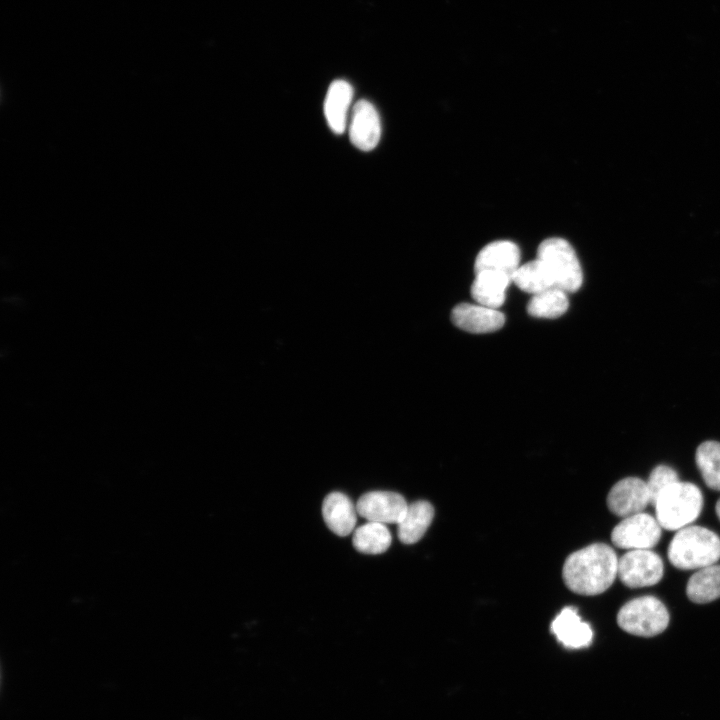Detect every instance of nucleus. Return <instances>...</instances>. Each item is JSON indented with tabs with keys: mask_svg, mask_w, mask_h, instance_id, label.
Wrapping results in <instances>:
<instances>
[{
	"mask_svg": "<svg viewBox=\"0 0 720 720\" xmlns=\"http://www.w3.org/2000/svg\"><path fill=\"white\" fill-rule=\"evenodd\" d=\"M618 574V558L604 543H594L570 554L562 569L565 585L572 592L594 596L605 592Z\"/></svg>",
	"mask_w": 720,
	"mask_h": 720,
	"instance_id": "nucleus-1",
	"label": "nucleus"
},
{
	"mask_svg": "<svg viewBox=\"0 0 720 720\" xmlns=\"http://www.w3.org/2000/svg\"><path fill=\"white\" fill-rule=\"evenodd\" d=\"M670 563L681 570L701 569L720 559V538L701 526L677 530L668 547Z\"/></svg>",
	"mask_w": 720,
	"mask_h": 720,
	"instance_id": "nucleus-2",
	"label": "nucleus"
},
{
	"mask_svg": "<svg viewBox=\"0 0 720 720\" xmlns=\"http://www.w3.org/2000/svg\"><path fill=\"white\" fill-rule=\"evenodd\" d=\"M653 506L661 527L674 531L689 526L698 518L703 496L695 484L679 480L665 489Z\"/></svg>",
	"mask_w": 720,
	"mask_h": 720,
	"instance_id": "nucleus-3",
	"label": "nucleus"
},
{
	"mask_svg": "<svg viewBox=\"0 0 720 720\" xmlns=\"http://www.w3.org/2000/svg\"><path fill=\"white\" fill-rule=\"evenodd\" d=\"M617 623L629 634L653 637L667 628L669 612L658 598L641 596L628 601L620 608Z\"/></svg>",
	"mask_w": 720,
	"mask_h": 720,
	"instance_id": "nucleus-4",
	"label": "nucleus"
},
{
	"mask_svg": "<svg viewBox=\"0 0 720 720\" xmlns=\"http://www.w3.org/2000/svg\"><path fill=\"white\" fill-rule=\"evenodd\" d=\"M537 257L549 268L556 287L567 293L577 291L583 281L582 269L577 255L565 239L551 237L538 247Z\"/></svg>",
	"mask_w": 720,
	"mask_h": 720,
	"instance_id": "nucleus-5",
	"label": "nucleus"
},
{
	"mask_svg": "<svg viewBox=\"0 0 720 720\" xmlns=\"http://www.w3.org/2000/svg\"><path fill=\"white\" fill-rule=\"evenodd\" d=\"M663 572L661 557L650 549L629 550L618 559L617 576L630 588L655 585L662 579Z\"/></svg>",
	"mask_w": 720,
	"mask_h": 720,
	"instance_id": "nucleus-6",
	"label": "nucleus"
},
{
	"mask_svg": "<svg viewBox=\"0 0 720 720\" xmlns=\"http://www.w3.org/2000/svg\"><path fill=\"white\" fill-rule=\"evenodd\" d=\"M661 530L662 527L656 518L641 512L623 518L613 528L611 541L621 549H651L658 544Z\"/></svg>",
	"mask_w": 720,
	"mask_h": 720,
	"instance_id": "nucleus-7",
	"label": "nucleus"
},
{
	"mask_svg": "<svg viewBox=\"0 0 720 720\" xmlns=\"http://www.w3.org/2000/svg\"><path fill=\"white\" fill-rule=\"evenodd\" d=\"M408 508L405 498L391 491H371L357 501V513L363 518L379 522L398 524Z\"/></svg>",
	"mask_w": 720,
	"mask_h": 720,
	"instance_id": "nucleus-8",
	"label": "nucleus"
},
{
	"mask_svg": "<svg viewBox=\"0 0 720 720\" xmlns=\"http://www.w3.org/2000/svg\"><path fill=\"white\" fill-rule=\"evenodd\" d=\"M650 504L647 483L637 477L621 479L607 495L609 510L618 517H628L643 512Z\"/></svg>",
	"mask_w": 720,
	"mask_h": 720,
	"instance_id": "nucleus-9",
	"label": "nucleus"
},
{
	"mask_svg": "<svg viewBox=\"0 0 720 720\" xmlns=\"http://www.w3.org/2000/svg\"><path fill=\"white\" fill-rule=\"evenodd\" d=\"M351 112L350 141L359 150H373L381 137V123L377 110L369 101L359 100Z\"/></svg>",
	"mask_w": 720,
	"mask_h": 720,
	"instance_id": "nucleus-10",
	"label": "nucleus"
},
{
	"mask_svg": "<svg viewBox=\"0 0 720 720\" xmlns=\"http://www.w3.org/2000/svg\"><path fill=\"white\" fill-rule=\"evenodd\" d=\"M451 319L458 328L475 334L494 332L505 323V316L498 309L478 303L458 304L452 310Z\"/></svg>",
	"mask_w": 720,
	"mask_h": 720,
	"instance_id": "nucleus-11",
	"label": "nucleus"
},
{
	"mask_svg": "<svg viewBox=\"0 0 720 720\" xmlns=\"http://www.w3.org/2000/svg\"><path fill=\"white\" fill-rule=\"evenodd\" d=\"M520 266L518 246L507 240L494 241L483 247L476 256L474 271H495L512 276Z\"/></svg>",
	"mask_w": 720,
	"mask_h": 720,
	"instance_id": "nucleus-12",
	"label": "nucleus"
},
{
	"mask_svg": "<svg viewBox=\"0 0 720 720\" xmlns=\"http://www.w3.org/2000/svg\"><path fill=\"white\" fill-rule=\"evenodd\" d=\"M551 631L568 648L587 647L593 639L591 626L581 619L573 607H565L560 611L551 623Z\"/></svg>",
	"mask_w": 720,
	"mask_h": 720,
	"instance_id": "nucleus-13",
	"label": "nucleus"
},
{
	"mask_svg": "<svg viewBox=\"0 0 720 720\" xmlns=\"http://www.w3.org/2000/svg\"><path fill=\"white\" fill-rule=\"evenodd\" d=\"M353 99V88L345 80L333 81L324 100V115L330 129L342 134L348 122V113Z\"/></svg>",
	"mask_w": 720,
	"mask_h": 720,
	"instance_id": "nucleus-14",
	"label": "nucleus"
},
{
	"mask_svg": "<svg viewBox=\"0 0 720 720\" xmlns=\"http://www.w3.org/2000/svg\"><path fill=\"white\" fill-rule=\"evenodd\" d=\"M356 513V506L341 492L328 494L322 504V515L326 525L339 536H347L353 531L357 520Z\"/></svg>",
	"mask_w": 720,
	"mask_h": 720,
	"instance_id": "nucleus-15",
	"label": "nucleus"
},
{
	"mask_svg": "<svg viewBox=\"0 0 720 720\" xmlns=\"http://www.w3.org/2000/svg\"><path fill=\"white\" fill-rule=\"evenodd\" d=\"M512 282L506 274L495 271H479L471 286V295L476 303L498 309L505 301L506 290Z\"/></svg>",
	"mask_w": 720,
	"mask_h": 720,
	"instance_id": "nucleus-16",
	"label": "nucleus"
},
{
	"mask_svg": "<svg viewBox=\"0 0 720 720\" xmlns=\"http://www.w3.org/2000/svg\"><path fill=\"white\" fill-rule=\"evenodd\" d=\"M434 517L433 506L424 500L408 504L403 519L398 523L397 535L404 544L418 542L430 526Z\"/></svg>",
	"mask_w": 720,
	"mask_h": 720,
	"instance_id": "nucleus-17",
	"label": "nucleus"
},
{
	"mask_svg": "<svg viewBox=\"0 0 720 720\" xmlns=\"http://www.w3.org/2000/svg\"><path fill=\"white\" fill-rule=\"evenodd\" d=\"M686 594L697 604H706L720 598V564L698 569L687 582Z\"/></svg>",
	"mask_w": 720,
	"mask_h": 720,
	"instance_id": "nucleus-18",
	"label": "nucleus"
},
{
	"mask_svg": "<svg viewBox=\"0 0 720 720\" xmlns=\"http://www.w3.org/2000/svg\"><path fill=\"white\" fill-rule=\"evenodd\" d=\"M512 282L532 295L556 287L552 273L538 257L520 265L512 276Z\"/></svg>",
	"mask_w": 720,
	"mask_h": 720,
	"instance_id": "nucleus-19",
	"label": "nucleus"
},
{
	"mask_svg": "<svg viewBox=\"0 0 720 720\" xmlns=\"http://www.w3.org/2000/svg\"><path fill=\"white\" fill-rule=\"evenodd\" d=\"M392 536L383 523L369 521L358 527L352 537L354 548L364 554H380L391 545Z\"/></svg>",
	"mask_w": 720,
	"mask_h": 720,
	"instance_id": "nucleus-20",
	"label": "nucleus"
},
{
	"mask_svg": "<svg viewBox=\"0 0 720 720\" xmlns=\"http://www.w3.org/2000/svg\"><path fill=\"white\" fill-rule=\"evenodd\" d=\"M567 292L552 287L532 295L527 304V312L537 318H558L568 309Z\"/></svg>",
	"mask_w": 720,
	"mask_h": 720,
	"instance_id": "nucleus-21",
	"label": "nucleus"
},
{
	"mask_svg": "<svg viewBox=\"0 0 720 720\" xmlns=\"http://www.w3.org/2000/svg\"><path fill=\"white\" fill-rule=\"evenodd\" d=\"M695 460L705 484L720 491V443L706 441L696 450Z\"/></svg>",
	"mask_w": 720,
	"mask_h": 720,
	"instance_id": "nucleus-22",
	"label": "nucleus"
},
{
	"mask_svg": "<svg viewBox=\"0 0 720 720\" xmlns=\"http://www.w3.org/2000/svg\"><path fill=\"white\" fill-rule=\"evenodd\" d=\"M677 481H679L678 475L673 468L666 465L655 467L646 482L650 494V504L653 505L658 496Z\"/></svg>",
	"mask_w": 720,
	"mask_h": 720,
	"instance_id": "nucleus-23",
	"label": "nucleus"
},
{
	"mask_svg": "<svg viewBox=\"0 0 720 720\" xmlns=\"http://www.w3.org/2000/svg\"><path fill=\"white\" fill-rule=\"evenodd\" d=\"M716 514L720 520V498L718 499L716 506H715Z\"/></svg>",
	"mask_w": 720,
	"mask_h": 720,
	"instance_id": "nucleus-24",
	"label": "nucleus"
}]
</instances>
